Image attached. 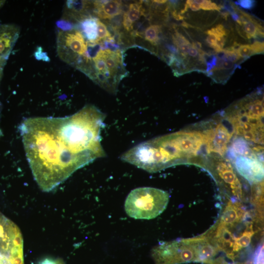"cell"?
Masks as SVG:
<instances>
[{"instance_id":"cell-1","label":"cell","mask_w":264,"mask_h":264,"mask_svg":"<svg viewBox=\"0 0 264 264\" xmlns=\"http://www.w3.org/2000/svg\"><path fill=\"white\" fill-rule=\"evenodd\" d=\"M105 118L95 106L87 105L70 116L22 121L26 156L42 190H52L78 169L106 155L100 135Z\"/></svg>"},{"instance_id":"cell-2","label":"cell","mask_w":264,"mask_h":264,"mask_svg":"<svg viewBox=\"0 0 264 264\" xmlns=\"http://www.w3.org/2000/svg\"><path fill=\"white\" fill-rule=\"evenodd\" d=\"M127 71L118 49L101 48L91 57L84 73L109 92H115Z\"/></svg>"},{"instance_id":"cell-3","label":"cell","mask_w":264,"mask_h":264,"mask_svg":"<svg viewBox=\"0 0 264 264\" xmlns=\"http://www.w3.org/2000/svg\"><path fill=\"white\" fill-rule=\"evenodd\" d=\"M169 194L157 188L144 187L132 190L125 202L127 214L135 219L150 220L156 218L166 208Z\"/></svg>"},{"instance_id":"cell-4","label":"cell","mask_w":264,"mask_h":264,"mask_svg":"<svg viewBox=\"0 0 264 264\" xmlns=\"http://www.w3.org/2000/svg\"><path fill=\"white\" fill-rule=\"evenodd\" d=\"M201 237L164 242L152 251L155 264H180L200 262Z\"/></svg>"},{"instance_id":"cell-5","label":"cell","mask_w":264,"mask_h":264,"mask_svg":"<svg viewBox=\"0 0 264 264\" xmlns=\"http://www.w3.org/2000/svg\"><path fill=\"white\" fill-rule=\"evenodd\" d=\"M89 44L81 31L72 24L60 28L57 37V52L65 63L78 68L90 59Z\"/></svg>"},{"instance_id":"cell-6","label":"cell","mask_w":264,"mask_h":264,"mask_svg":"<svg viewBox=\"0 0 264 264\" xmlns=\"http://www.w3.org/2000/svg\"><path fill=\"white\" fill-rule=\"evenodd\" d=\"M0 264H24L20 230L0 213Z\"/></svg>"},{"instance_id":"cell-7","label":"cell","mask_w":264,"mask_h":264,"mask_svg":"<svg viewBox=\"0 0 264 264\" xmlns=\"http://www.w3.org/2000/svg\"><path fill=\"white\" fill-rule=\"evenodd\" d=\"M234 160L236 169L247 181L253 183L262 181L264 178L262 161L244 156H237Z\"/></svg>"},{"instance_id":"cell-8","label":"cell","mask_w":264,"mask_h":264,"mask_svg":"<svg viewBox=\"0 0 264 264\" xmlns=\"http://www.w3.org/2000/svg\"><path fill=\"white\" fill-rule=\"evenodd\" d=\"M18 26L0 24V66H4L20 35Z\"/></svg>"},{"instance_id":"cell-9","label":"cell","mask_w":264,"mask_h":264,"mask_svg":"<svg viewBox=\"0 0 264 264\" xmlns=\"http://www.w3.org/2000/svg\"><path fill=\"white\" fill-rule=\"evenodd\" d=\"M205 134L208 152H214L223 155L227 150V144L231 139V132L224 125L220 124L214 130L210 131Z\"/></svg>"},{"instance_id":"cell-10","label":"cell","mask_w":264,"mask_h":264,"mask_svg":"<svg viewBox=\"0 0 264 264\" xmlns=\"http://www.w3.org/2000/svg\"><path fill=\"white\" fill-rule=\"evenodd\" d=\"M93 13L101 19H111L122 12L121 1L95 0L92 2Z\"/></svg>"},{"instance_id":"cell-11","label":"cell","mask_w":264,"mask_h":264,"mask_svg":"<svg viewBox=\"0 0 264 264\" xmlns=\"http://www.w3.org/2000/svg\"><path fill=\"white\" fill-rule=\"evenodd\" d=\"M217 170L221 178L230 185L233 193L238 197L241 196V184L231 166L227 162H220L217 165Z\"/></svg>"},{"instance_id":"cell-12","label":"cell","mask_w":264,"mask_h":264,"mask_svg":"<svg viewBox=\"0 0 264 264\" xmlns=\"http://www.w3.org/2000/svg\"><path fill=\"white\" fill-rule=\"evenodd\" d=\"M143 1L131 3L127 10L124 13L123 19V25L128 32L133 30L134 25L141 17L144 15Z\"/></svg>"},{"instance_id":"cell-13","label":"cell","mask_w":264,"mask_h":264,"mask_svg":"<svg viewBox=\"0 0 264 264\" xmlns=\"http://www.w3.org/2000/svg\"><path fill=\"white\" fill-rule=\"evenodd\" d=\"M84 17L80 22V31L89 44L95 45L97 39V18L86 16Z\"/></svg>"},{"instance_id":"cell-14","label":"cell","mask_w":264,"mask_h":264,"mask_svg":"<svg viewBox=\"0 0 264 264\" xmlns=\"http://www.w3.org/2000/svg\"><path fill=\"white\" fill-rule=\"evenodd\" d=\"M242 210L236 203L229 202L221 218L220 225H233L239 222L242 217Z\"/></svg>"},{"instance_id":"cell-15","label":"cell","mask_w":264,"mask_h":264,"mask_svg":"<svg viewBox=\"0 0 264 264\" xmlns=\"http://www.w3.org/2000/svg\"><path fill=\"white\" fill-rule=\"evenodd\" d=\"M254 232L251 225L238 238H235L232 249L230 256V258L234 257V253L247 247L250 243L251 238Z\"/></svg>"},{"instance_id":"cell-16","label":"cell","mask_w":264,"mask_h":264,"mask_svg":"<svg viewBox=\"0 0 264 264\" xmlns=\"http://www.w3.org/2000/svg\"><path fill=\"white\" fill-rule=\"evenodd\" d=\"M161 26L152 24L149 26L144 32V39L153 45H156L159 40Z\"/></svg>"},{"instance_id":"cell-17","label":"cell","mask_w":264,"mask_h":264,"mask_svg":"<svg viewBox=\"0 0 264 264\" xmlns=\"http://www.w3.org/2000/svg\"><path fill=\"white\" fill-rule=\"evenodd\" d=\"M97 39L96 44L102 41H108L112 42L113 39L109 32L106 25L97 19Z\"/></svg>"},{"instance_id":"cell-18","label":"cell","mask_w":264,"mask_h":264,"mask_svg":"<svg viewBox=\"0 0 264 264\" xmlns=\"http://www.w3.org/2000/svg\"><path fill=\"white\" fill-rule=\"evenodd\" d=\"M194 1L199 5L200 9L204 10H217L219 11L222 8L221 6L218 5L215 2H211V0H200Z\"/></svg>"},{"instance_id":"cell-19","label":"cell","mask_w":264,"mask_h":264,"mask_svg":"<svg viewBox=\"0 0 264 264\" xmlns=\"http://www.w3.org/2000/svg\"><path fill=\"white\" fill-rule=\"evenodd\" d=\"M236 52L240 58L247 59L253 55L250 44H242L236 49Z\"/></svg>"},{"instance_id":"cell-20","label":"cell","mask_w":264,"mask_h":264,"mask_svg":"<svg viewBox=\"0 0 264 264\" xmlns=\"http://www.w3.org/2000/svg\"><path fill=\"white\" fill-rule=\"evenodd\" d=\"M206 34L208 35H214L217 36V37H218L219 36L227 35V31L222 24H219L215 27L207 30L206 31Z\"/></svg>"},{"instance_id":"cell-21","label":"cell","mask_w":264,"mask_h":264,"mask_svg":"<svg viewBox=\"0 0 264 264\" xmlns=\"http://www.w3.org/2000/svg\"><path fill=\"white\" fill-rule=\"evenodd\" d=\"M253 264H264V246H261L256 251Z\"/></svg>"},{"instance_id":"cell-22","label":"cell","mask_w":264,"mask_h":264,"mask_svg":"<svg viewBox=\"0 0 264 264\" xmlns=\"http://www.w3.org/2000/svg\"><path fill=\"white\" fill-rule=\"evenodd\" d=\"M253 55L264 52V42L255 41L250 45Z\"/></svg>"},{"instance_id":"cell-23","label":"cell","mask_w":264,"mask_h":264,"mask_svg":"<svg viewBox=\"0 0 264 264\" xmlns=\"http://www.w3.org/2000/svg\"><path fill=\"white\" fill-rule=\"evenodd\" d=\"M255 1L252 0H240L235 2V3L246 9H251L255 4Z\"/></svg>"},{"instance_id":"cell-24","label":"cell","mask_w":264,"mask_h":264,"mask_svg":"<svg viewBox=\"0 0 264 264\" xmlns=\"http://www.w3.org/2000/svg\"><path fill=\"white\" fill-rule=\"evenodd\" d=\"M217 58L216 56L211 57V59L206 62V72L208 73L211 71L216 66Z\"/></svg>"},{"instance_id":"cell-25","label":"cell","mask_w":264,"mask_h":264,"mask_svg":"<svg viewBox=\"0 0 264 264\" xmlns=\"http://www.w3.org/2000/svg\"><path fill=\"white\" fill-rule=\"evenodd\" d=\"M187 54L193 58L197 57L199 55L198 49L194 43L191 44V46L188 51Z\"/></svg>"},{"instance_id":"cell-26","label":"cell","mask_w":264,"mask_h":264,"mask_svg":"<svg viewBox=\"0 0 264 264\" xmlns=\"http://www.w3.org/2000/svg\"><path fill=\"white\" fill-rule=\"evenodd\" d=\"M217 38V36L215 35L211 34L208 35L206 40L207 44L214 50L216 48V42Z\"/></svg>"},{"instance_id":"cell-27","label":"cell","mask_w":264,"mask_h":264,"mask_svg":"<svg viewBox=\"0 0 264 264\" xmlns=\"http://www.w3.org/2000/svg\"><path fill=\"white\" fill-rule=\"evenodd\" d=\"M186 4L188 8H190L192 11H197L200 9L199 5L196 3L194 0H187Z\"/></svg>"},{"instance_id":"cell-28","label":"cell","mask_w":264,"mask_h":264,"mask_svg":"<svg viewBox=\"0 0 264 264\" xmlns=\"http://www.w3.org/2000/svg\"><path fill=\"white\" fill-rule=\"evenodd\" d=\"M38 264H57V260H54L46 258L40 262Z\"/></svg>"},{"instance_id":"cell-29","label":"cell","mask_w":264,"mask_h":264,"mask_svg":"<svg viewBox=\"0 0 264 264\" xmlns=\"http://www.w3.org/2000/svg\"><path fill=\"white\" fill-rule=\"evenodd\" d=\"M223 18L226 19L229 15L230 14V13L228 11H225L221 13Z\"/></svg>"},{"instance_id":"cell-30","label":"cell","mask_w":264,"mask_h":264,"mask_svg":"<svg viewBox=\"0 0 264 264\" xmlns=\"http://www.w3.org/2000/svg\"><path fill=\"white\" fill-rule=\"evenodd\" d=\"M167 1V0H153L152 2L158 3V4H163L164 3H166Z\"/></svg>"},{"instance_id":"cell-31","label":"cell","mask_w":264,"mask_h":264,"mask_svg":"<svg viewBox=\"0 0 264 264\" xmlns=\"http://www.w3.org/2000/svg\"><path fill=\"white\" fill-rule=\"evenodd\" d=\"M3 68H4L3 66H0V81L1 77H2Z\"/></svg>"},{"instance_id":"cell-32","label":"cell","mask_w":264,"mask_h":264,"mask_svg":"<svg viewBox=\"0 0 264 264\" xmlns=\"http://www.w3.org/2000/svg\"><path fill=\"white\" fill-rule=\"evenodd\" d=\"M212 264H227L223 262L222 261H216L212 263Z\"/></svg>"},{"instance_id":"cell-33","label":"cell","mask_w":264,"mask_h":264,"mask_svg":"<svg viewBox=\"0 0 264 264\" xmlns=\"http://www.w3.org/2000/svg\"><path fill=\"white\" fill-rule=\"evenodd\" d=\"M57 264H66L61 259L57 260Z\"/></svg>"},{"instance_id":"cell-34","label":"cell","mask_w":264,"mask_h":264,"mask_svg":"<svg viewBox=\"0 0 264 264\" xmlns=\"http://www.w3.org/2000/svg\"><path fill=\"white\" fill-rule=\"evenodd\" d=\"M4 2H5V0H0V8L3 5Z\"/></svg>"},{"instance_id":"cell-35","label":"cell","mask_w":264,"mask_h":264,"mask_svg":"<svg viewBox=\"0 0 264 264\" xmlns=\"http://www.w3.org/2000/svg\"><path fill=\"white\" fill-rule=\"evenodd\" d=\"M0 109H1V105H0ZM1 134V131L0 130V135Z\"/></svg>"}]
</instances>
